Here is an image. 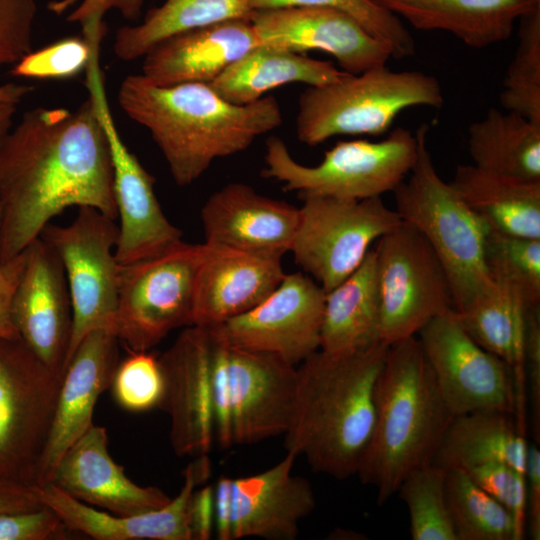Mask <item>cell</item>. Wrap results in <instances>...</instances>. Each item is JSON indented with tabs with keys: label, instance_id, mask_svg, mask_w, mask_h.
I'll use <instances>...</instances> for the list:
<instances>
[{
	"label": "cell",
	"instance_id": "cell-1",
	"mask_svg": "<svg viewBox=\"0 0 540 540\" xmlns=\"http://www.w3.org/2000/svg\"><path fill=\"white\" fill-rule=\"evenodd\" d=\"M0 263L22 253L70 207L116 219L110 150L93 102L35 108L0 143Z\"/></svg>",
	"mask_w": 540,
	"mask_h": 540
},
{
	"label": "cell",
	"instance_id": "cell-2",
	"mask_svg": "<svg viewBox=\"0 0 540 540\" xmlns=\"http://www.w3.org/2000/svg\"><path fill=\"white\" fill-rule=\"evenodd\" d=\"M118 102L150 132L179 186L192 184L215 160L246 150L283 120L273 96L239 105L222 98L209 83L163 86L143 74L122 81Z\"/></svg>",
	"mask_w": 540,
	"mask_h": 540
},
{
	"label": "cell",
	"instance_id": "cell-3",
	"mask_svg": "<svg viewBox=\"0 0 540 540\" xmlns=\"http://www.w3.org/2000/svg\"><path fill=\"white\" fill-rule=\"evenodd\" d=\"M389 345L331 354L317 350L297 365L286 452L338 480L356 475L372 436L376 388Z\"/></svg>",
	"mask_w": 540,
	"mask_h": 540
},
{
	"label": "cell",
	"instance_id": "cell-4",
	"mask_svg": "<svg viewBox=\"0 0 540 540\" xmlns=\"http://www.w3.org/2000/svg\"><path fill=\"white\" fill-rule=\"evenodd\" d=\"M417 337L389 346L376 388L372 436L356 475L384 504L413 470L433 462L453 419Z\"/></svg>",
	"mask_w": 540,
	"mask_h": 540
},
{
	"label": "cell",
	"instance_id": "cell-5",
	"mask_svg": "<svg viewBox=\"0 0 540 540\" xmlns=\"http://www.w3.org/2000/svg\"><path fill=\"white\" fill-rule=\"evenodd\" d=\"M428 131L423 123L415 132L417 157L408 176L393 191L394 210L435 252L451 285L454 310H458L493 280L484 260L489 228L438 174L427 147Z\"/></svg>",
	"mask_w": 540,
	"mask_h": 540
},
{
	"label": "cell",
	"instance_id": "cell-6",
	"mask_svg": "<svg viewBox=\"0 0 540 540\" xmlns=\"http://www.w3.org/2000/svg\"><path fill=\"white\" fill-rule=\"evenodd\" d=\"M439 81L419 71H392L381 65L339 81L309 87L298 101L296 132L300 142L315 146L340 135L377 136L397 115L415 106L440 107Z\"/></svg>",
	"mask_w": 540,
	"mask_h": 540
},
{
	"label": "cell",
	"instance_id": "cell-7",
	"mask_svg": "<svg viewBox=\"0 0 540 540\" xmlns=\"http://www.w3.org/2000/svg\"><path fill=\"white\" fill-rule=\"evenodd\" d=\"M416 134L397 128L381 141H339L320 163L306 166L290 154L276 136L266 141L261 175L282 184L303 199L328 196L363 200L394 191L408 176L417 157Z\"/></svg>",
	"mask_w": 540,
	"mask_h": 540
},
{
	"label": "cell",
	"instance_id": "cell-8",
	"mask_svg": "<svg viewBox=\"0 0 540 540\" xmlns=\"http://www.w3.org/2000/svg\"><path fill=\"white\" fill-rule=\"evenodd\" d=\"M203 244L179 242L145 260L120 265L115 334L130 352L150 351L192 325Z\"/></svg>",
	"mask_w": 540,
	"mask_h": 540
},
{
	"label": "cell",
	"instance_id": "cell-9",
	"mask_svg": "<svg viewBox=\"0 0 540 540\" xmlns=\"http://www.w3.org/2000/svg\"><path fill=\"white\" fill-rule=\"evenodd\" d=\"M380 339L391 346L416 337L433 318L454 309L445 269L426 239L406 222L377 240Z\"/></svg>",
	"mask_w": 540,
	"mask_h": 540
},
{
	"label": "cell",
	"instance_id": "cell-10",
	"mask_svg": "<svg viewBox=\"0 0 540 540\" xmlns=\"http://www.w3.org/2000/svg\"><path fill=\"white\" fill-rule=\"evenodd\" d=\"M62 375L19 338H0V478L37 484Z\"/></svg>",
	"mask_w": 540,
	"mask_h": 540
},
{
	"label": "cell",
	"instance_id": "cell-11",
	"mask_svg": "<svg viewBox=\"0 0 540 540\" xmlns=\"http://www.w3.org/2000/svg\"><path fill=\"white\" fill-rule=\"evenodd\" d=\"M290 252L295 263L329 292L363 262L370 246L402 220L381 197L302 199Z\"/></svg>",
	"mask_w": 540,
	"mask_h": 540
},
{
	"label": "cell",
	"instance_id": "cell-12",
	"mask_svg": "<svg viewBox=\"0 0 540 540\" xmlns=\"http://www.w3.org/2000/svg\"><path fill=\"white\" fill-rule=\"evenodd\" d=\"M40 237L57 253L70 294L73 324L67 366L87 334L97 329L115 333L118 225L95 208L80 207L69 225L49 223Z\"/></svg>",
	"mask_w": 540,
	"mask_h": 540
},
{
	"label": "cell",
	"instance_id": "cell-13",
	"mask_svg": "<svg viewBox=\"0 0 540 540\" xmlns=\"http://www.w3.org/2000/svg\"><path fill=\"white\" fill-rule=\"evenodd\" d=\"M86 86L109 145L113 195L119 218L115 256L119 265L154 257L182 240L165 216L154 191L155 179L122 140L103 85L99 59L86 70Z\"/></svg>",
	"mask_w": 540,
	"mask_h": 540
},
{
	"label": "cell",
	"instance_id": "cell-14",
	"mask_svg": "<svg viewBox=\"0 0 540 540\" xmlns=\"http://www.w3.org/2000/svg\"><path fill=\"white\" fill-rule=\"evenodd\" d=\"M416 337L453 416L489 410L515 413L513 371L470 337L454 309L433 318Z\"/></svg>",
	"mask_w": 540,
	"mask_h": 540
},
{
	"label": "cell",
	"instance_id": "cell-15",
	"mask_svg": "<svg viewBox=\"0 0 540 540\" xmlns=\"http://www.w3.org/2000/svg\"><path fill=\"white\" fill-rule=\"evenodd\" d=\"M325 297L308 274H285L261 303L206 328L228 346L273 354L297 366L320 348Z\"/></svg>",
	"mask_w": 540,
	"mask_h": 540
},
{
	"label": "cell",
	"instance_id": "cell-16",
	"mask_svg": "<svg viewBox=\"0 0 540 540\" xmlns=\"http://www.w3.org/2000/svg\"><path fill=\"white\" fill-rule=\"evenodd\" d=\"M212 350L210 330L191 325L158 357L164 384L158 408L169 415L179 457L207 455L214 442Z\"/></svg>",
	"mask_w": 540,
	"mask_h": 540
},
{
	"label": "cell",
	"instance_id": "cell-17",
	"mask_svg": "<svg viewBox=\"0 0 540 540\" xmlns=\"http://www.w3.org/2000/svg\"><path fill=\"white\" fill-rule=\"evenodd\" d=\"M11 314L24 344L49 369L63 375L72 334V305L63 265L41 237L25 249Z\"/></svg>",
	"mask_w": 540,
	"mask_h": 540
},
{
	"label": "cell",
	"instance_id": "cell-18",
	"mask_svg": "<svg viewBox=\"0 0 540 540\" xmlns=\"http://www.w3.org/2000/svg\"><path fill=\"white\" fill-rule=\"evenodd\" d=\"M250 21L262 43L297 53L325 52L349 74L386 65L392 57L389 49L353 18L334 9L301 6L257 10Z\"/></svg>",
	"mask_w": 540,
	"mask_h": 540
},
{
	"label": "cell",
	"instance_id": "cell-19",
	"mask_svg": "<svg viewBox=\"0 0 540 540\" xmlns=\"http://www.w3.org/2000/svg\"><path fill=\"white\" fill-rule=\"evenodd\" d=\"M226 347L232 444L284 435L293 410L297 366L273 354Z\"/></svg>",
	"mask_w": 540,
	"mask_h": 540
},
{
	"label": "cell",
	"instance_id": "cell-20",
	"mask_svg": "<svg viewBox=\"0 0 540 540\" xmlns=\"http://www.w3.org/2000/svg\"><path fill=\"white\" fill-rule=\"evenodd\" d=\"M118 345L119 339L112 330L97 329L75 349L61 378L36 486L50 482L63 454L93 426L96 402L111 386L119 363Z\"/></svg>",
	"mask_w": 540,
	"mask_h": 540
},
{
	"label": "cell",
	"instance_id": "cell-21",
	"mask_svg": "<svg viewBox=\"0 0 540 540\" xmlns=\"http://www.w3.org/2000/svg\"><path fill=\"white\" fill-rule=\"evenodd\" d=\"M201 221L208 245L282 259L290 252L299 207L233 182L208 197Z\"/></svg>",
	"mask_w": 540,
	"mask_h": 540
},
{
	"label": "cell",
	"instance_id": "cell-22",
	"mask_svg": "<svg viewBox=\"0 0 540 540\" xmlns=\"http://www.w3.org/2000/svg\"><path fill=\"white\" fill-rule=\"evenodd\" d=\"M210 474L207 455L197 456L183 471V484L166 505L144 513L120 516L100 511L48 483L37 486L42 503L70 531L97 540H192L188 522L190 498Z\"/></svg>",
	"mask_w": 540,
	"mask_h": 540
},
{
	"label": "cell",
	"instance_id": "cell-23",
	"mask_svg": "<svg viewBox=\"0 0 540 540\" xmlns=\"http://www.w3.org/2000/svg\"><path fill=\"white\" fill-rule=\"evenodd\" d=\"M71 497L115 515L144 513L171 498L153 486H139L110 456L107 431L93 425L58 461L50 482Z\"/></svg>",
	"mask_w": 540,
	"mask_h": 540
},
{
	"label": "cell",
	"instance_id": "cell-24",
	"mask_svg": "<svg viewBox=\"0 0 540 540\" xmlns=\"http://www.w3.org/2000/svg\"><path fill=\"white\" fill-rule=\"evenodd\" d=\"M297 457L286 456L262 472L232 478L231 539L294 540L312 513L315 494L307 479L292 473Z\"/></svg>",
	"mask_w": 540,
	"mask_h": 540
},
{
	"label": "cell",
	"instance_id": "cell-25",
	"mask_svg": "<svg viewBox=\"0 0 540 540\" xmlns=\"http://www.w3.org/2000/svg\"><path fill=\"white\" fill-rule=\"evenodd\" d=\"M204 245L192 325L212 327L249 311L268 297L285 276L281 258Z\"/></svg>",
	"mask_w": 540,
	"mask_h": 540
},
{
	"label": "cell",
	"instance_id": "cell-26",
	"mask_svg": "<svg viewBox=\"0 0 540 540\" xmlns=\"http://www.w3.org/2000/svg\"><path fill=\"white\" fill-rule=\"evenodd\" d=\"M248 19L227 20L173 34L142 57V74L157 85L211 83L261 44Z\"/></svg>",
	"mask_w": 540,
	"mask_h": 540
},
{
	"label": "cell",
	"instance_id": "cell-27",
	"mask_svg": "<svg viewBox=\"0 0 540 540\" xmlns=\"http://www.w3.org/2000/svg\"><path fill=\"white\" fill-rule=\"evenodd\" d=\"M420 30L453 34L470 47L508 39L519 19L540 0H374Z\"/></svg>",
	"mask_w": 540,
	"mask_h": 540
},
{
	"label": "cell",
	"instance_id": "cell-28",
	"mask_svg": "<svg viewBox=\"0 0 540 540\" xmlns=\"http://www.w3.org/2000/svg\"><path fill=\"white\" fill-rule=\"evenodd\" d=\"M526 305L503 284L492 282L458 310L456 316L470 337L482 348L503 360L513 371L515 418L527 427L526 385L523 364Z\"/></svg>",
	"mask_w": 540,
	"mask_h": 540
},
{
	"label": "cell",
	"instance_id": "cell-29",
	"mask_svg": "<svg viewBox=\"0 0 540 540\" xmlns=\"http://www.w3.org/2000/svg\"><path fill=\"white\" fill-rule=\"evenodd\" d=\"M349 73L331 62L261 43L226 68L210 86L225 100L249 104L274 88L290 83L311 87L341 80Z\"/></svg>",
	"mask_w": 540,
	"mask_h": 540
},
{
	"label": "cell",
	"instance_id": "cell-30",
	"mask_svg": "<svg viewBox=\"0 0 540 540\" xmlns=\"http://www.w3.org/2000/svg\"><path fill=\"white\" fill-rule=\"evenodd\" d=\"M528 445L513 413L476 411L453 417L432 463L467 471L500 462L525 474Z\"/></svg>",
	"mask_w": 540,
	"mask_h": 540
},
{
	"label": "cell",
	"instance_id": "cell-31",
	"mask_svg": "<svg viewBox=\"0 0 540 540\" xmlns=\"http://www.w3.org/2000/svg\"><path fill=\"white\" fill-rule=\"evenodd\" d=\"M490 231L540 239V182L459 165L450 182Z\"/></svg>",
	"mask_w": 540,
	"mask_h": 540
},
{
	"label": "cell",
	"instance_id": "cell-32",
	"mask_svg": "<svg viewBox=\"0 0 540 540\" xmlns=\"http://www.w3.org/2000/svg\"><path fill=\"white\" fill-rule=\"evenodd\" d=\"M379 342L380 302L371 249L353 273L326 292L319 349L345 354Z\"/></svg>",
	"mask_w": 540,
	"mask_h": 540
},
{
	"label": "cell",
	"instance_id": "cell-33",
	"mask_svg": "<svg viewBox=\"0 0 540 540\" xmlns=\"http://www.w3.org/2000/svg\"><path fill=\"white\" fill-rule=\"evenodd\" d=\"M473 165L516 179L540 182V125L491 108L468 129Z\"/></svg>",
	"mask_w": 540,
	"mask_h": 540
},
{
	"label": "cell",
	"instance_id": "cell-34",
	"mask_svg": "<svg viewBox=\"0 0 540 540\" xmlns=\"http://www.w3.org/2000/svg\"><path fill=\"white\" fill-rule=\"evenodd\" d=\"M252 0H163L136 25L116 32L113 50L122 61H134L161 40L186 30L227 20H250Z\"/></svg>",
	"mask_w": 540,
	"mask_h": 540
},
{
	"label": "cell",
	"instance_id": "cell-35",
	"mask_svg": "<svg viewBox=\"0 0 540 540\" xmlns=\"http://www.w3.org/2000/svg\"><path fill=\"white\" fill-rule=\"evenodd\" d=\"M446 499L457 540H516L508 510L463 469L446 474Z\"/></svg>",
	"mask_w": 540,
	"mask_h": 540
},
{
	"label": "cell",
	"instance_id": "cell-36",
	"mask_svg": "<svg viewBox=\"0 0 540 540\" xmlns=\"http://www.w3.org/2000/svg\"><path fill=\"white\" fill-rule=\"evenodd\" d=\"M447 470L430 463L411 471L397 492L405 503L413 540H457L446 499Z\"/></svg>",
	"mask_w": 540,
	"mask_h": 540
},
{
	"label": "cell",
	"instance_id": "cell-37",
	"mask_svg": "<svg viewBox=\"0 0 540 540\" xmlns=\"http://www.w3.org/2000/svg\"><path fill=\"white\" fill-rule=\"evenodd\" d=\"M519 21L518 45L503 82L500 104L540 125V8Z\"/></svg>",
	"mask_w": 540,
	"mask_h": 540
},
{
	"label": "cell",
	"instance_id": "cell-38",
	"mask_svg": "<svg viewBox=\"0 0 540 540\" xmlns=\"http://www.w3.org/2000/svg\"><path fill=\"white\" fill-rule=\"evenodd\" d=\"M484 260L491 278L506 286L526 306L540 304V239L489 230Z\"/></svg>",
	"mask_w": 540,
	"mask_h": 540
},
{
	"label": "cell",
	"instance_id": "cell-39",
	"mask_svg": "<svg viewBox=\"0 0 540 540\" xmlns=\"http://www.w3.org/2000/svg\"><path fill=\"white\" fill-rule=\"evenodd\" d=\"M254 11L282 7H325L353 18L371 36L385 45L393 58L415 53V41L401 19L374 0H252Z\"/></svg>",
	"mask_w": 540,
	"mask_h": 540
},
{
	"label": "cell",
	"instance_id": "cell-40",
	"mask_svg": "<svg viewBox=\"0 0 540 540\" xmlns=\"http://www.w3.org/2000/svg\"><path fill=\"white\" fill-rule=\"evenodd\" d=\"M103 35L83 33L32 50L14 64L11 74L39 80L73 78L86 71L93 55L100 51Z\"/></svg>",
	"mask_w": 540,
	"mask_h": 540
},
{
	"label": "cell",
	"instance_id": "cell-41",
	"mask_svg": "<svg viewBox=\"0 0 540 540\" xmlns=\"http://www.w3.org/2000/svg\"><path fill=\"white\" fill-rule=\"evenodd\" d=\"M163 385L158 357L149 351H141L131 352L118 363L110 387L122 408L142 412L158 407Z\"/></svg>",
	"mask_w": 540,
	"mask_h": 540
},
{
	"label": "cell",
	"instance_id": "cell-42",
	"mask_svg": "<svg viewBox=\"0 0 540 540\" xmlns=\"http://www.w3.org/2000/svg\"><path fill=\"white\" fill-rule=\"evenodd\" d=\"M467 472L479 487L508 510L515 524L516 540H522L526 519L525 474L500 462L485 463Z\"/></svg>",
	"mask_w": 540,
	"mask_h": 540
},
{
	"label": "cell",
	"instance_id": "cell-43",
	"mask_svg": "<svg viewBox=\"0 0 540 540\" xmlns=\"http://www.w3.org/2000/svg\"><path fill=\"white\" fill-rule=\"evenodd\" d=\"M35 0H0V67L16 64L32 51Z\"/></svg>",
	"mask_w": 540,
	"mask_h": 540
},
{
	"label": "cell",
	"instance_id": "cell-44",
	"mask_svg": "<svg viewBox=\"0 0 540 540\" xmlns=\"http://www.w3.org/2000/svg\"><path fill=\"white\" fill-rule=\"evenodd\" d=\"M71 532L49 507L0 514V540L61 539Z\"/></svg>",
	"mask_w": 540,
	"mask_h": 540
},
{
	"label": "cell",
	"instance_id": "cell-45",
	"mask_svg": "<svg viewBox=\"0 0 540 540\" xmlns=\"http://www.w3.org/2000/svg\"><path fill=\"white\" fill-rule=\"evenodd\" d=\"M523 364L527 404L531 408L532 429L540 440V304L527 306L524 318Z\"/></svg>",
	"mask_w": 540,
	"mask_h": 540
},
{
	"label": "cell",
	"instance_id": "cell-46",
	"mask_svg": "<svg viewBox=\"0 0 540 540\" xmlns=\"http://www.w3.org/2000/svg\"><path fill=\"white\" fill-rule=\"evenodd\" d=\"M212 338L213 350L211 384L214 440L217 441L220 448L227 449L233 446L231 432V402L227 368V347L213 335Z\"/></svg>",
	"mask_w": 540,
	"mask_h": 540
},
{
	"label": "cell",
	"instance_id": "cell-47",
	"mask_svg": "<svg viewBox=\"0 0 540 540\" xmlns=\"http://www.w3.org/2000/svg\"><path fill=\"white\" fill-rule=\"evenodd\" d=\"M144 0H81L67 20L79 23L83 31L104 30L102 19L110 10H117L129 19L138 17Z\"/></svg>",
	"mask_w": 540,
	"mask_h": 540
},
{
	"label": "cell",
	"instance_id": "cell-48",
	"mask_svg": "<svg viewBox=\"0 0 540 540\" xmlns=\"http://www.w3.org/2000/svg\"><path fill=\"white\" fill-rule=\"evenodd\" d=\"M526 519L525 536L540 539V451L536 443L528 445L525 470Z\"/></svg>",
	"mask_w": 540,
	"mask_h": 540
},
{
	"label": "cell",
	"instance_id": "cell-49",
	"mask_svg": "<svg viewBox=\"0 0 540 540\" xmlns=\"http://www.w3.org/2000/svg\"><path fill=\"white\" fill-rule=\"evenodd\" d=\"M25 263V250L11 260L0 263V338H17L11 314L14 290Z\"/></svg>",
	"mask_w": 540,
	"mask_h": 540
},
{
	"label": "cell",
	"instance_id": "cell-50",
	"mask_svg": "<svg viewBox=\"0 0 540 540\" xmlns=\"http://www.w3.org/2000/svg\"><path fill=\"white\" fill-rule=\"evenodd\" d=\"M188 522L192 540H208L214 531V489L206 486L194 490L188 506Z\"/></svg>",
	"mask_w": 540,
	"mask_h": 540
},
{
	"label": "cell",
	"instance_id": "cell-51",
	"mask_svg": "<svg viewBox=\"0 0 540 540\" xmlns=\"http://www.w3.org/2000/svg\"><path fill=\"white\" fill-rule=\"evenodd\" d=\"M37 486L0 478V514L43 507Z\"/></svg>",
	"mask_w": 540,
	"mask_h": 540
},
{
	"label": "cell",
	"instance_id": "cell-52",
	"mask_svg": "<svg viewBox=\"0 0 540 540\" xmlns=\"http://www.w3.org/2000/svg\"><path fill=\"white\" fill-rule=\"evenodd\" d=\"M231 482L232 478L221 476L214 489V531L219 540L231 539Z\"/></svg>",
	"mask_w": 540,
	"mask_h": 540
},
{
	"label": "cell",
	"instance_id": "cell-53",
	"mask_svg": "<svg viewBox=\"0 0 540 540\" xmlns=\"http://www.w3.org/2000/svg\"><path fill=\"white\" fill-rule=\"evenodd\" d=\"M33 90L32 87L17 83H6L0 85V105H18L27 94Z\"/></svg>",
	"mask_w": 540,
	"mask_h": 540
},
{
	"label": "cell",
	"instance_id": "cell-54",
	"mask_svg": "<svg viewBox=\"0 0 540 540\" xmlns=\"http://www.w3.org/2000/svg\"><path fill=\"white\" fill-rule=\"evenodd\" d=\"M17 106L15 104L0 105V143L12 128Z\"/></svg>",
	"mask_w": 540,
	"mask_h": 540
},
{
	"label": "cell",
	"instance_id": "cell-55",
	"mask_svg": "<svg viewBox=\"0 0 540 540\" xmlns=\"http://www.w3.org/2000/svg\"><path fill=\"white\" fill-rule=\"evenodd\" d=\"M78 1L81 0H56L49 4V9L54 13L60 14L73 6Z\"/></svg>",
	"mask_w": 540,
	"mask_h": 540
},
{
	"label": "cell",
	"instance_id": "cell-56",
	"mask_svg": "<svg viewBox=\"0 0 540 540\" xmlns=\"http://www.w3.org/2000/svg\"><path fill=\"white\" fill-rule=\"evenodd\" d=\"M2 212L0 207V244H1Z\"/></svg>",
	"mask_w": 540,
	"mask_h": 540
}]
</instances>
